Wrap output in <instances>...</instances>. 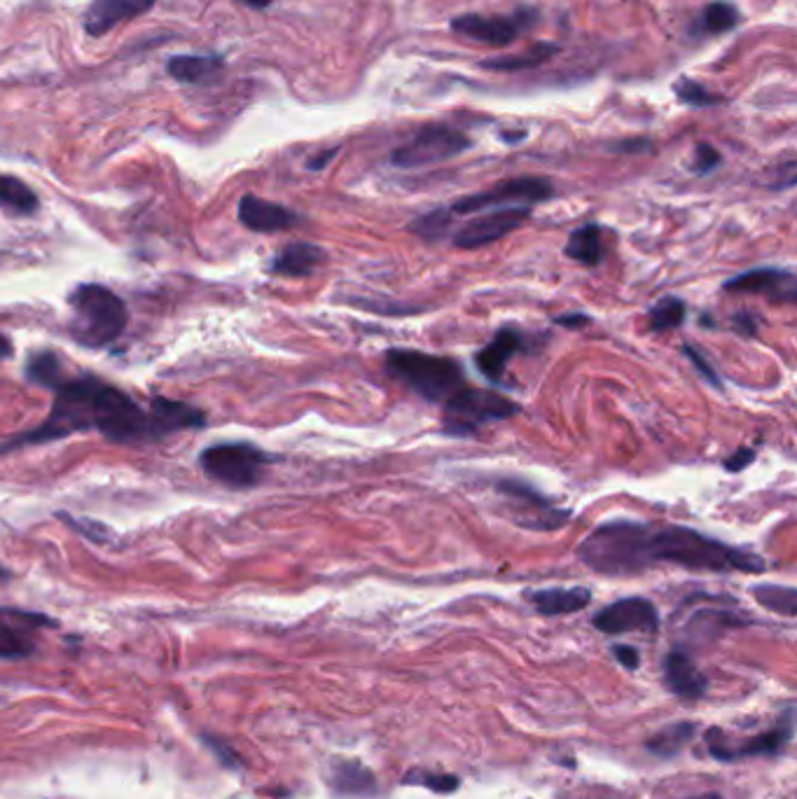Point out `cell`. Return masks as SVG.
<instances>
[{
  "mask_svg": "<svg viewBox=\"0 0 797 799\" xmlns=\"http://www.w3.org/2000/svg\"><path fill=\"white\" fill-rule=\"evenodd\" d=\"M207 414L195 404L152 398L150 407L136 402L122 388L99 377L64 379L54 388V404L38 428L0 442V453L64 440L75 433L97 430L117 445L158 442L180 430L207 426Z\"/></svg>",
  "mask_w": 797,
  "mask_h": 799,
  "instance_id": "cell-1",
  "label": "cell"
},
{
  "mask_svg": "<svg viewBox=\"0 0 797 799\" xmlns=\"http://www.w3.org/2000/svg\"><path fill=\"white\" fill-rule=\"evenodd\" d=\"M577 559L599 575H638L658 563L687 571L762 573L764 559L681 524L611 520L594 528L577 547Z\"/></svg>",
  "mask_w": 797,
  "mask_h": 799,
  "instance_id": "cell-2",
  "label": "cell"
},
{
  "mask_svg": "<svg viewBox=\"0 0 797 799\" xmlns=\"http://www.w3.org/2000/svg\"><path fill=\"white\" fill-rule=\"evenodd\" d=\"M71 337L87 349H105L127 330L129 309L122 297L101 284H83L71 290Z\"/></svg>",
  "mask_w": 797,
  "mask_h": 799,
  "instance_id": "cell-3",
  "label": "cell"
},
{
  "mask_svg": "<svg viewBox=\"0 0 797 799\" xmlns=\"http://www.w3.org/2000/svg\"><path fill=\"white\" fill-rule=\"evenodd\" d=\"M386 370L408 386L412 394L431 404L447 402L465 386L463 367L454 358L433 355L412 349H390L386 353Z\"/></svg>",
  "mask_w": 797,
  "mask_h": 799,
  "instance_id": "cell-4",
  "label": "cell"
},
{
  "mask_svg": "<svg viewBox=\"0 0 797 799\" xmlns=\"http://www.w3.org/2000/svg\"><path fill=\"white\" fill-rule=\"evenodd\" d=\"M520 414V404L491 388L463 386L445 402L443 430L451 437H473L484 426Z\"/></svg>",
  "mask_w": 797,
  "mask_h": 799,
  "instance_id": "cell-5",
  "label": "cell"
},
{
  "mask_svg": "<svg viewBox=\"0 0 797 799\" xmlns=\"http://www.w3.org/2000/svg\"><path fill=\"white\" fill-rule=\"evenodd\" d=\"M274 459L251 442H217L199 453L204 475L229 489H253Z\"/></svg>",
  "mask_w": 797,
  "mask_h": 799,
  "instance_id": "cell-6",
  "label": "cell"
},
{
  "mask_svg": "<svg viewBox=\"0 0 797 799\" xmlns=\"http://www.w3.org/2000/svg\"><path fill=\"white\" fill-rule=\"evenodd\" d=\"M496 491L508 500L512 522L531 530H557L571 520V510L559 508L555 500L543 496L534 484L520 477H501Z\"/></svg>",
  "mask_w": 797,
  "mask_h": 799,
  "instance_id": "cell-7",
  "label": "cell"
},
{
  "mask_svg": "<svg viewBox=\"0 0 797 799\" xmlns=\"http://www.w3.org/2000/svg\"><path fill=\"white\" fill-rule=\"evenodd\" d=\"M552 197H555V187L550 180L524 176V178H512L506 183H498L491 187V190L457 199L449 207V213L471 215V213H484V211L503 209V207H534V203L547 201Z\"/></svg>",
  "mask_w": 797,
  "mask_h": 799,
  "instance_id": "cell-8",
  "label": "cell"
},
{
  "mask_svg": "<svg viewBox=\"0 0 797 799\" xmlns=\"http://www.w3.org/2000/svg\"><path fill=\"white\" fill-rule=\"evenodd\" d=\"M473 148V140L465 134L443 127V124H431V127L421 129L410 143L400 146L390 162L398 168H421L431 164H440L451 160L465 150Z\"/></svg>",
  "mask_w": 797,
  "mask_h": 799,
  "instance_id": "cell-9",
  "label": "cell"
},
{
  "mask_svg": "<svg viewBox=\"0 0 797 799\" xmlns=\"http://www.w3.org/2000/svg\"><path fill=\"white\" fill-rule=\"evenodd\" d=\"M538 22V12L522 8L512 17H484V14H461L451 20V30L465 40H475L489 47H508L524 30Z\"/></svg>",
  "mask_w": 797,
  "mask_h": 799,
  "instance_id": "cell-10",
  "label": "cell"
},
{
  "mask_svg": "<svg viewBox=\"0 0 797 799\" xmlns=\"http://www.w3.org/2000/svg\"><path fill=\"white\" fill-rule=\"evenodd\" d=\"M531 217V207H503L484 211L475 215L451 234V244L461 250H477L506 239L508 234L518 232Z\"/></svg>",
  "mask_w": 797,
  "mask_h": 799,
  "instance_id": "cell-11",
  "label": "cell"
},
{
  "mask_svg": "<svg viewBox=\"0 0 797 799\" xmlns=\"http://www.w3.org/2000/svg\"><path fill=\"white\" fill-rule=\"evenodd\" d=\"M594 626L603 634H627V632H658L660 615L648 599L630 597L606 606L594 615Z\"/></svg>",
  "mask_w": 797,
  "mask_h": 799,
  "instance_id": "cell-12",
  "label": "cell"
},
{
  "mask_svg": "<svg viewBox=\"0 0 797 799\" xmlns=\"http://www.w3.org/2000/svg\"><path fill=\"white\" fill-rule=\"evenodd\" d=\"M727 292L744 295H764L772 302L795 304L797 302V276L790 270H776V266H758V270L732 276L723 284Z\"/></svg>",
  "mask_w": 797,
  "mask_h": 799,
  "instance_id": "cell-13",
  "label": "cell"
},
{
  "mask_svg": "<svg viewBox=\"0 0 797 799\" xmlns=\"http://www.w3.org/2000/svg\"><path fill=\"white\" fill-rule=\"evenodd\" d=\"M526 349L528 341L520 330H514V327H501L487 347L475 353V365L489 384H501L506 379V370L512 355H518Z\"/></svg>",
  "mask_w": 797,
  "mask_h": 799,
  "instance_id": "cell-14",
  "label": "cell"
},
{
  "mask_svg": "<svg viewBox=\"0 0 797 799\" xmlns=\"http://www.w3.org/2000/svg\"><path fill=\"white\" fill-rule=\"evenodd\" d=\"M239 223L258 234H274L295 227L300 215L281 203L260 199L256 195H244L239 201Z\"/></svg>",
  "mask_w": 797,
  "mask_h": 799,
  "instance_id": "cell-15",
  "label": "cell"
},
{
  "mask_svg": "<svg viewBox=\"0 0 797 799\" xmlns=\"http://www.w3.org/2000/svg\"><path fill=\"white\" fill-rule=\"evenodd\" d=\"M154 0H91L83 26L89 36L99 38L122 22H129L146 14Z\"/></svg>",
  "mask_w": 797,
  "mask_h": 799,
  "instance_id": "cell-16",
  "label": "cell"
},
{
  "mask_svg": "<svg viewBox=\"0 0 797 799\" xmlns=\"http://www.w3.org/2000/svg\"><path fill=\"white\" fill-rule=\"evenodd\" d=\"M325 260L327 255L321 246L309 241H295L278 250L274 260L270 262V272L276 276L304 278L314 274Z\"/></svg>",
  "mask_w": 797,
  "mask_h": 799,
  "instance_id": "cell-17",
  "label": "cell"
},
{
  "mask_svg": "<svg viewBox=\"0 0 797 799\" xmlns=\"http://www.w3.org/2000/svg\"><path fill=\"white\" fill-rule=\"evenodd\" d=\"M528 599L540 615L555 617L577 613V610L587 608L591 601V591L587 587H550L531 591Z\"/></svg>",
  "mask_w": 797,
  "mask_h": 799,
  "instance_id": "cell-18",
  "label": "cell"
},
{
  "mask_svg": "<svg viewBox=\"0 0 797 799\" xmlns=\"http://www.w3.org/2000/svg\"><path fill=\"white\" fill-rule=\"evenodd\" d=\"M664 676L671 692L683 699H699L707 692V678L697 671L690 657L681 650H674L664 660Z\"/></svg>",
  "mask_w": 797,
  "mask_h": 799,
  "instance_id": "cell-19",
  "label": "cell"
},
{
  "mask_svg": "<svg viewBox=\"0 0 797 799\" xmlns=\"http://www.w3.org/2000/svg\"><path fill=\"white\" fill-rule=\"evenodd\" d=\"M564 255L585 266H599L606 260L603 227L597 223H587L583 227L573 229L564 246Z\"/></svg>",
  "mask_w": 797,
  "mask_h": 799,
  "instance_id": "cell-20",
  "label": "cell"
},
{
  "mask_svg": "<svg viewBox=\"0 0 797 799\" xmlns=\"http://www.w3.org/2000/svg\"><path fill=\"white\" fill-rule=\"evenodd\" d=\"M223 68H225V59L215 57V54H209V57H192V54L174 57L166 64L169 75L174 77V80L185 83V85L207 83L209 77H215Z\"/></svg>",
  "mask_w": 797,
  "mask_h": 799,
  "instance_id": "cell-21",
  "label": "cell"
},
{
  "mask_svg": "<svg viewBox=\"0 0 797 799\" xmlns=\"http://www.w3.org/2000/svg\"><path fill=\"white\" fill-rule=\"evenodd\" d=\"M0 207H5L20 215H34L40 207V201L38 195L30 190L24 180L0 174Z\"/></svg>",
  "mask_w": 797,
  "mask_h": 799,
  "instance_id": "cell-22",
  "label": "cell"
},
{
  "mask_svg": "<svg viewBox=\"0 0 797 799\" xmlns=\"http://www.w3.org/2000/svg\"><path fill=\"white\" fill-rule=\"evenodd\" d=\"M24 374H26V379L30 384H38L42 388H50V390H54L61 382L66 379L64 367H61V360L52 351H40V353L30 355Z\"/></svg>",
  "mask_w": 797,
  "mask_h": 799,
  "instance_id": "cell-23",
  "label": "cell"
},
{
  "mask_svg": "<svg viewBox=\"0 0 797 799\" xmlns=\"http://www.w3.org/2000/svg\"><path fill=\"white\" fill-rule=\"evenodd\" d=\"M687 316V304L681 297L667 295L660 302H655L648 313V330L650 333H664V330H676L683 325Z\"/></svg>",
  "mask_w": 797,
  "mask_h": 799,
  "instance_id": "cell-24",
  "label": "cell"
},
{
  "mask_svg": "<svg viewBox=\"0 0 797 799\" xmlns=\"http://www.w3.org/2000/svg\"><path fill=\"white\" fill-rule=\"evenodd\" d=\"M790 736H793V713L786 715V725H781L776 732L756 736V739H751L746 746H742L737 753H730L727 760L748 758V756H774V753H779L781 748H784V744L790 741Z\"/></svg>",
  "mask_w": 797,
  "mask_h": 799,
  "instance_id": "cell-25",
  "label": "cell"
},
{
  "mask_svg": "<svg viewBox=\"0 0 797 799\" xmlns=\"http://www.w3.org/2000/svg\"><path fill=\"white\" fill-rule=\"evenodd\" d=\"M333 788L341 795H368L374 792V776L361 764H339L333 776Z\"/></svg>",
  "mask_w": 797,
  "mask_h": 799,
  "instance_id": "cell-26",
  "label": "cell"
},
{
  "mask_svg": "<svg viewBox=\"0 0 797 799\" xmlns=\"http://www.w3.org/2000/svg\"><path fill=\"white\" fill-rule=\"evenodd\" d=\"M8 610H0V657L3 660H22L34 652V640L22 629L5 620Z\"/></svg>",
  "mask_w": 797,
  "mask_h": 799,
  "instance_id": "cell-27",
  "label": "cell"
},
{
  "mask_svg": "<svg viewBox=\"0 0 797 799\" xmlns=\"http://www.w3.org/2000/svg\"><path fill=\"white\" fill-rule=\"evenodd\" d=\"M754 597L760 606H764L772 613L795 617V606H797V591L793 587H781V585H760L754 587Z\"/></svg>",
  "mask_w": 797,
  "mask_h": 799,
  "instance_id": "cell-28",
  "label": "cell"
},
{
  "mask_svg": "<svg viewBox=\"0 0 797 799\" xmlns=\"http://www.w3.org/2000/svg\"><path fill=\"white\" fill-rule=\"evenodd\" d=\"M451 221H454V215L449 213V209H435L431 213L419 215L416 221H412L410 232H414L416 237H421L424 241L435 244V241H440L443 237H447Z\"/></svg>",
  "mask_w": 797,
  "mask_h": 799,
  "instance_id": "cell-29",
  "label": "cell"
},
{
  "mask_svg": "<svg viewBox=\"0 0 797 799\" xmlns=\"http://www.w3.org/2000/svg\"><path fill=\"white\" fill-rule=\"evenodd\" d=\"M739 20L742 14L737 8L732 3H725V0H715V3L707 5L705 14H701V28H705L707 34H727V30L739 24Z\"/></svg>",
  "mask_w": 797,
  "mask_h": 799,
  "instance_id": "cell-30",
  "label": "cell"
},
{
  "mask_svg": "<svg viewBox=\"0 0 797 799\" xmlns=\"http://www.w3.org/2000/svg\"><path fill=\"white\" fill-rule=\"evenodd\" d=\"M557 52L555 45H538L536 50L526 52L528 57H512V59H496V61H484V68H494V71H522V68H531L543 64L545 59H550Z\"/></svg>",
  "mask_w": 797,
  "mask_h": 799,
  "instance_id": "cell-31",
  "label": "cell"
},
{
  "mask_svg": "<svg viewBox=\"0 0 797 799\" xmlns=\"http://www.w3.org/2000/svg\"><path fill=\"white\" fill-rule=\"evenodd\" d=\"M693 736V725H676L660 732L655 739L648 741V748L658 756H674L681 746Z\"/></svg>",
  "mask_w": 797,
  "mask_h": 799,
  "instance_id": "cell-32",
  "label": "cell"
},
{
  "mask_svg": "<svg viewBox=\"0 0 797 799\" xmlns=\"http://www.w3.org/2000/svg\"><path fill=\"white\" fill-rule=\"evenodd\" d=\"M674 91L683 103L693 105V108H709V105L723 101L721 97H713L707 87H701L695 80H690V77H681V80L674 85Z\"/></svg>",
  "mask_w": 797,
  "mask_h": 799,
  "instance_id": "cell-33",
  "label": "cell"
},
{
  "mask_svg": "<svg viewBox=\"0 0 797 799\" xmlns=\"http://www.w3.org/2000/svg\"><path fill=\"white\" fill-rule=\"evenodd\" d=\"M721 162H723V157H721V152H718V150H713L711 146H707V143H701V146H697V152H695V164H693V168L697 171V174L699 176H705V174H711V171L713 168H718V166H721Z\"/></svg>",
  "mask_w": 797,
  "mask_h": 799,
  "instance_id": "cell-34",
  "label": "cell"
},
{
  "mask_svg": "<svg viewBox=\"0 0 797 799\" xmlns=\"http://www.w3.org/2000/svg\"><path fill=\"white\" fill-rule=\"evenodd\" d=\"M683 353H685L687 358H690V363L695 365V370H697V372L701 374V377H705L709 384L721 386V377H718V372L711 367L709 360L693 347V344H685V347H683Z\"/></svg>",
  "mask_w": 797,
  "mask_h": 799,
  "instance_id": "cell-35",
  "label": "cell"
},
{
  "mask_svg": "<svg viewBox=\"0 0 797 799\" xmlns=\"http://www.w3.org/2000/svg\"><path fill=\"white\" fill-rule=\"evenodd\" d=\"M61 520H64L66 524H71L75 530H80L83 536H87L89 540L94 542H105L108 540V528L94 524V522H85V520H75V516H69L61 512Z\"/></svg>",
  "mask_w": 797,
  "mask_h": 799,
  "instance_id": "cell-36",
  "label": "cell"
},
{
  "mask_svg": "<svg viewBox=\"0 0 797 799\" xmlns=\"http://www.w3.org/2000/svg\"><path fill=\"white\" fill-rule=\"evenodd\" d=\"M758 325H760V319L754 316V313H748V311H742V313H737V316L732 319L734 333L742 335V337H748V339L758 335Z\"/></svg>",
  "mask_w": 797,
  "mask_h": 799,
  "instance_id": "cell-37",
  "label": "cell"
},
{
  "mask_svg": "<svg viewBox=\"0 0 797 799\" xmlns=\"http://www.w3.org/2000/svg\"><path fill=\"white\" fill-rule=\"evenodd\" d=\"M756 461V449H737L732 453V457L725 459V470H730V473H742V470H746L748 465H751Z\"/></svg>",
  "mask_w": 797,
  "mask_h": 799,
  "instance_id": "cell-38",
  "label": "cell"
},
{
  "mask_svg": "<svg viewBox=\"0 0 797 799\" xmlns=\"http://www.w3.org/2000/svg\"><path fill=\"white\" fill-rule=\"evenodd\" d=\"M421 786H426L435 792H451V790L459 788V781L454 776H431V774H426V776H421Z\"/></svg>",
  "mask_w": 797,
  "mask_h": 799,
  "instance_id": "cell-39",
  "label": "cell"
},
{
  "mask_svg": "<svg viewBox=\"0 0 797 799\" xmlns=\"http://www.w3.org/2000/svg\"><path fill=\"white\" fill-rule=\"evenodd\" d=\"M613 652H615L618 662H620L624 669H630V671L638 669L640 660H638L636 648H632V646H615V648H613Z\"/></svg>",
  "mask_w": 797,
  "mask_h": 799,
  "instance_id": "cell-40",
  "label": "cell"
},
{
  "mask_svg": "<svg viewBox=\"0 0 797 799\" xmlns=\"http://www.w3.org/2000/svg\"><path fill=\"white\" fill-rule=\"evenodd\" d=\"M555 323L561 327H585L589 325V316H585V313H566V316H557Z\"/></svg>",
  "mask_w": 797,
  "mask_h": 799,
  "instance_id": "cell-41",
  "label": "cell"
},
{
  "mask_svg": "<svg viewBox=\"0 0 797 799\" xmlns=\"http://www.w3.org/2000/svg\"><path fill=\"white\" fill-rule=\"evenodd\" d=\"M648 140L646 138H636V140H620V143H615L611 150L615 152H640V150H648Z\"/></svg>",
  "mask_w": 797,
  "mask_h": 799,
  "instance_id": "cell-42",
  "label": "cell"
},
{
  "mask_svg": "<svg viewBox=\"0 0 797 799\" xmlns=\"http://www.w3.org/2000/svg\"><path fill=\"white\" fill-rule=\"evenodd\" d=\"M337 150H339V148L325 150V152H321L319 157H314V160H309V168H311V171H321V168H325V166H327V162H333V157L337 154Z\"/></svg>",
  "mask_w": 797,
  "mask_h": 799,
  "instance_id": "cell-43",
  "label": "cell"
},
{
  "mask_svg": "<svg viewBox=\"0 0 797 799\" xmlns=\"http://www.w3.org/2000/svg\"><path fill=\"white\" fill-rule=\"evenodd\" d=\"M10 355H12V341L5 335H0V360H5Z\"/></svg>",
  "mask_w": 797,
  "mask_h": 799,
  "instance_id": "cell-44",
  "label": "cell"
},
{
  "mask_svg": "<svg viewBox=\"0 0 797 799\" xmlns=\"http://www.w3.org/2000/svg\"><path fill=\"white\" fill-rule=\"evenodd\" d=\"M241 3L248 8H256V10H264V8H270L274 0H241Z\"/></svg>",
  "mask_w": 797,
  "mask_h": 799,
  "instance_id": "cell-45",
  "label": "cell"
},
{
  "mask_svg": "<svg viewBox=\"0 0 797 799\" xmlns=\"http://www.w3.org/2000/svg\"><path fill=\"white\" fill-rule=\"evenodd\" d=\"M8 577V571H5V566H0V579H5Z\"/></svg>",
  "mask_w": 797,
  "mask_h": 799,
  "instance_id": "cell-46",
  "label": "cell"
},
{
  "mask_svg": "<svg viewBox=\"0 0 797 799\" xmlns=\"http://www.w3.org/2000/svg\"><path fill=\"white\" fill-rule=\"evenodd\" d=\"M697 799H721V797H715V795H707V797H697Z\"/></svg>",
  "mask_w": 797,
  "mask_h": 799,
  "instance_id": "cell-47",
  "label": "cell"
}]
</instances>
